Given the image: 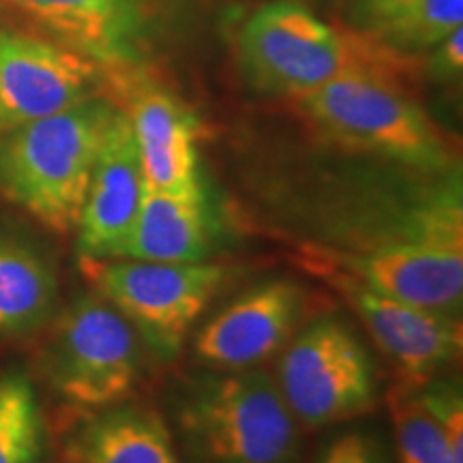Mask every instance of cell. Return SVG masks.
Wrapping results in <instances>:
<instances>
[{"label": "cell", "instance_id": "6da1fadb", "mask_svg": "<svg viewBox=\"0 0 463 463\" xmlns=\"http://www.w3.org/2000/svg\"><path fill=\"white\" fill-rule=\"evenodd\" d=\"M239 61L258 90L288 99L347 75H380L408 84L419 58L378 34L331 24L297 0H277L249 15L239 33Z\"/></svg>", "mask_w": 463, "mask_h": 463}, {"label": "cell", "instance_id": "7a4b0ae2", "mask_svg": "<svg viewBox=\"0 0 463 463\" xmlns=\"http://www.w3.org/2000/svg\"><path fill=\"white\" fill-rule=\"evenodd\" d=\"M118 106L97 95L0 133V195L56 234H71Z\"/></svg>", "mask_w": 463, "mask_h": 463}, {"label": "cell", "instance_id": "3957f363", "mask_svg": "<svg viewBox=\"0 0 463 463\" xmlns=\"http://www.w3.org/2000/svg\"><path fill=\"white\" fill-rule=\"evenodd\" d=\"M183 463H298L300 425L262 369L191 378L174 410Z\"/></svg>", "mask_w": 463, "mask_h": 463}, {"label": "cell", "instance_id": "277c9868", "mask_svg": "<svg viewBox=\"0 0 463 463\" xmlns=\"http://www.w3.org/2000/svg\"><path fill=\"white\" fill-rule=\"evenodd\" d=\"M289 101L320 140L347 153L373 155L419 174L459 170L453 140L397 80L347 75Z\"/></svg>", "mask_w": 463, "mask_h": 463}, {"label": "cell", "instance_id": "5b68a950", "mask_svg": "<svg viewBox=\"0 0 463 463\" xmlns=\"http://www.w3.org/2000/svg\"><path fill=\"white\" fill-rule=\"evenodd\" d=\"M140 335L95 289L54 320L42 352V372L62 402L101 412L129 399L142 380Z\"/></svg>", "mask_w": 463, "mask_h": 463}, {"label": "cell", "instance_id": "8992f818", "mask_svg": "<svg viewBox=\"0 0 463 463\" xmlns=\"http://www.w3.org/2000/svg\"><path fill=\"white\" fill-rule=\"evenodd\" d=\"M97 294L127 317L142 344L159 358L178 354L184 339L223 286L228 270L213 262H144L127 258H80Z\"/></svg>", "mask_w": 463, "mask_h": 463}, {"label": "cell", "instance_id": "52a82bcc", "mask_svg": "<svg viewBox=\"0 0 463 463\" xmlns=\"http://www.w3.org/2000/svg\"><path fill=\"white\" fill-rule=\"evenodd\" d=\"M277 386L305 430L372 412L380 392L367 347L337 317H320L292 337L277 369Z\"/></svg>", "mask_w": 463, "mask_h": 463}, {"label": "cell", "instance_id": "ba28073f", "mask_svg": "<svg viewBox=\"0 0 463 463\" xmlns=\"http://www.w3.org/2000/svg\"><path fill=\"white\" fill-rule=\"evenodd\" d=\"M307 275L326 283L363 322L402 382L422 384L461 354V316L392 298L314 258L292 256Z\"/></svg>", "mask_w": 463, "mask_h": 463}, {"label": "cell", "instance_id": "9c48e42d", "mask_svg": "<svg viewBox=\"0 0 463 463\" xmlns=\"http://www.w3.org/2000/svg\"><path fill=\"white\" fill-rule=\"evenodd\" d=\"M103 71L43 34L0 22V133L97 97Z\"/></svg>", "mask_w": 463, "mask_h": 463}, {"label": "cell", "instance_id": "30bf717a", "mask_svg": "<svg viewBox=\"0 0 463 463\" xmlns=\"http://www.w3.org/2000/svg\"><path fill=\"white\" fill-rule=\"evenodd\" d=\"M307 314V292L289 279L249 289L211 317L195 337V358L213 372L256 369L281 352Z\"/></svg>", "mask_w": 463, "mask_h": 463}, {"label": "cell", "instance_id": "8fae6325", "mask_svg": "<svg viewBox=\"0 0 463 463\" xmlns=\"http://www.w3.org/2000/svg\"><path fill=\"white\" fill-rule=\"evenodd\" d=\"M34 33L106 71H131L146 33V0H0Z\"/></svg>", "mask_w": 463, "mask_h": 463}, {"label": "cell", "instance_id": "7c38bea8", "mask_svg": "<svg viewBox=\"0 0 463 463\" xmlns=\"http://www.w3.org/2000/svg\"><path fill=\"white\" fill-rule=\"evenodd\" d=\"M125 89L127 109L144 183L150 189L184 198H204L198 164L200 123L195 114L170 90L146 82L116 78Z\"/></svg>", "mask_w": 463, "mask_h": 463}, {"label": "cell", "instance_id": "4fadbf2b", "mask_svg": "<svg viewBox=\"0 0 463 463\" xmlns=\"http://www.w3.org/2000/svg\"><path fill=\"white\" fill-rule=\"evenodd\" d=\"M144 187L131 123L118 108L101 142L75 228L80 258H116L137 215Z\"/></svg>", "mask_w": 463, "mask_h": 463}, {"label": "cell", "instance_id": "5bb4252c", "mask_svg": "<svg viewBox=\"0 0 463 463\" xmlns=\"http://www.w3.org/2000/svg\"><path fill=\"white\" fill-rule=\"evenodd\" d=\"M213 249V222L204 198L144 187L140 208L116 258L144 262H204Z\"/></svg>", "mask_w": 463, "mask_h": 463}, {"label": "cell", "instance_id": "9a60e30c", "mask_svg": "<svg viewBox=\"0 0 463 463\" xmlns=\"http://www.w3.org/2000/svg\"><path fill=\"white\" fill-rule=\"evenodd\" d=\"M69 463H183L170 427L155 410L118 403L75 431Z\"/></svg>", "mask_w": 463, "mask_h": 463}, {"label": "cell", "instance_id": "2e32d148", "mask_svg": "<svg viewBox=\"0 0 463 463\" xmlns=\"http://www.w3.org/2000/svg\"><path fill=\"white\" fill-rule=\"evenodd\" d=\"M58 279L28 242L0 234V337H26L54 317Z\"/></svg>", "mask_w": 463, "mask_h": 463}, {"label": "cell", "instance_id": "e0dca14e", "mask_svg": "<svg viewBox=\"0 0 463 463\" xmlns=\"http://www.w3.org/2000/svg\"><path fill=\"white\" fill-rule=\"evenodd\" d=\"M389 410L399 463H455L442 425L422 399L420 384L399 380L389 391Z\"/></svg>", "mask_w": 463, "mask_h": 463}, {"label": "cell", "instance_id": "ac0fdd59", "mask_svg": "<svg viewBox=\"0 0 463 463\" xmlns=\"http://www.w3.org/2000/svg\"><path fill=\"white\" fill-rule=\"evenodd\" d=\"M45 425L37 392L22 373L0 378V463H39Z\"/></svg>", "mask_w": 463, "mask_h": 463}, {"label": "cell", "instance_id": "d6986e66", "mask_svg": "<svg viewBox=\"0 0 463 463\" xmlns=\"http://www.w3.org/2000/svg\"><path fill=\"white\" fill-rule=\"evenodd\" d=\"M463 24V0H414L378 37L403 52L427 50Z\"/></svg>", "mask_w": 463, "mask_h": 463}, {"label": "cell", "instance_id": "ffe728a7", "mask_svg": "<svg viewBox=\"0 0 463 463\" xmlns=\"http://www.w3.org/2000/svg\"><path fill=\"white\" fill-rule=\"evenodd\" d=\"M316 463H382L378 444L361 431L335 438Z\"/></svg>", "mask_w": 463, "mask_h": 463}, {"label": "cell", "instance_id": "44dd1931", "mask_svg": "<svg viewBox=\"0 0 463 463\" xmlns=\"http://www.w3.org/2000/svg\"><path fill=\"white\" fill-rule=\"evenodd\" d=\"M433 48H436V52L430 56V65H427L433 78L439 80V82H455V78H461L463 28H457Z\"/></svg>", "mask_w": 463, "mask_h": 463}, {"label": "cell", "instance_id": "7402d4cb", "mask_svg": "<svg viewBox=\"0 0 463 463\" xmlns=\"http://www.w3.org/2000/svg\"><path fill=\"white\" fill-rule=\"evenodd\" d=\"M410 5H414V0H361V14L369 33L380 34Z\"/></svg>", "mask_w": 463, "mask_h": 463}]
</instances>
